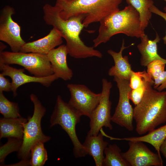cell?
<instances>
[{"label": "cell", "instance_id": "obj_2", "mask_svg": "<svg viewBox=\"0 0 166 166\" xmlns=\"http://www.w3.org/2000/svg\"><path fill=\"white\" fill-rule=\"evenodd\" d=\"M149 84L140 102L133 108L136 130L143 135L166 122V91H159Z\"/></svg>", "mask_w": 166, "mask_h": 166}, {"label": "cell", "instance_id": "obj_15", "mask_svg": "<svg viewBox=\"0 0 166 166\" xmlns=\"http://www.w3.org/2000/svg\"><path fill=\"white\" fill-rule=\"evenodd\" d=\"M63 42L60 32L53 27L45 37L37 40L26 42L22 47L20 52L34 53L47 54L51 50Z\"/></svg>", "mask_w": 166, "mask_h": 166}, {"label": "cell", "instance_id": "obj_29", "mask_svg": "<svg viewBox=\"0 0 166 166\" xmlns=\"http://www.w3.org/2000/svg\"><path fill=\"white\" fill-rule=\"evenodd\" d=\"M153 88L158 91H163L166 89V70H164L158 78L154 80Z\"/></svg>", "mask_w": 166, "mask_h": 166}, {"label": "cell", "instance_id": "obj_20", "mask_svg": "<svg viewBox=\"0 0 166 166\" xmlns=\"http://www.w3.org/2000/svg\"><path fill=\"white\" fill-rule=\"evenodd\" d=\"M166 138V124L157 129L148 132L145 135L139 137L117 138L110 137L111 140H125L127 141H138L146 142L152 145L159 156H161L160 147Z\"/></svg>", "mask_w": 166, "mask_h": 166}, {"label": "cell", "instance_id": "obj_19", "mask_svg": "<svg viewBox=\"0 0 166 166\" xmlns=\"http://www.w3.org/2000/svg\"><path fill=\"white\" fill-rule=\"evenodd\" d=\"M27 119L22 117L14 118H1L0 138L14 137L23 139L24 124Z\"/></svg>", "mask_w": 166, "mask_h": 166}, {"label": "cell", "instance_id": "obj_32", "mask_svg": "<svg viewBox=\"0 0 166 166\" xmlns=\"http://www.w3.org/2000/svg\"><path fill=\"white\" fill-rule=\"evenodd\" d=\"M160 152L166 159V138L161 144L160 147Z\"/></svg>", "mask_w": 166, "mask_h": 166}, {"label": "cell", "instance_id": "obj_8", "mask_svg": "<svg viewBox=\"0 0 166 166\" xmlns=\"http://www.w3.org/2000/svg\"><path fill=\"white\" fill-rule=\"evenodd\" d=\"M102 84L99 103L89 118L90 129L87 133L88 135H97L103 127L110 130L113 128L111 124L112 102L109 99L113 85L111 82L105 78L102 80Z\"/></svg>", "mask_w": 166, "mask_h": 166}, {"label": "cell", "instance_id": "obj_25", "mask_svg": "<svg viewBox=\"0 0 166 166\" xmlns=\"http://www.w3.org/2000/svg\"><path fill=\"white\" fill-rule=\"evenodd\" d=\"M23 139L14 137L8 138L7 142L0 147V165L3 164L5 158L10 153L18 151L20 148Z\"/></svg>", "mask_w": 166, "mask_h": 166}, {"label": "cell", "instance_id": "obj_1", "mask_svg": "<svg viewBox=\"0 0 166 166\" xmlns=\"http://www.w3.org/2000/svg\"><path fill=\"white\" fill-rule=\"evenodd\" d=\"M43 19L47 25L52 26L60 33L66 41L69 54L76 59L91 57L101 58L102 53L93 47L86 45L80 37L81 32L85 27L83 21L84 14L72 17L67 20L62 18L60 15V9L55 5L45 4L43 8Z\"/></svg>", "mask_w": 166, "mask_h": 166}, {"label": "cell", "instance_id": "obj_21", "mask_svg": "<svg viewBox=\"0 0 166 166\" xmlns=\"http://www.w3.org/2000/svg\"><path fill=\"white\" fill-rule=\"evenodd\" d=\"M105 156L102 166H130L129 164L123 158L121 148L116 144H108L105 148Z\"/></svg>", "mask_w": 166, "mask_h": 166}, {"label": "cell", "instance_id": "obj_33", "mask_svg": "<svg viewBox=\"0 0 166 166\" xmlns=\"http://www.w3.org/2000/svg\"><path fill=\"white\" fill-rule=\"evenodd\" d=\"M0 52L2 51L6 47V46L3 44L2 42H0Z\"/></svg>", "mask_w": 166, "mask_h": 166}, {"label": "cell", "instance_id": "obj_18", "mask_svg": "<svg viewBox=\"0 0 166 166\" xmlns=\"http://www.w3.org/2000/svg\"><path fill=\"white\" fill-rule=\"evenodd\" d=\"M103 136L101 131L96 136L87 135L82 144L87 155L93 157L96 166H102L104 150L109 144L104 140Z\"/></svg>", "mask_w": 166, "mask_h": 166}, {"label": "cell", "instance_id": "obj_22", "mask_svg": "<svg viewBox=\"0 0 166 166\" xmlns=\"http://www.w3.org/2000/svg\"><path fill=\"white\" fill-rule=\"evenodd\" d=\"M128 4L133 6L138 12L141 26L144 30L151 19L152 13L150 8L153 5L152 0H125Z\"/></svg>", "mask_w": 166, "mask_h": 166}, {"label": "cell", "instance_id": "obj_4", "mask_svg": "<svg viewBox=\"0 0 166 166\" xmlns=\"http://www.w3.org/2000/svg\"><path fill=\"white\" fill-rule=\"evenodd\" d=\"M122 0H57L55 5L60 9L63 19L79 14H84L83 23L85 27L100 22L106 17L120 10Z\"/></svg>", "mask_w": 166, "mask_h": 166}, {"label": "cell", "instance_id": "obj_17", "mask_svg": "<svg viewBox=\"0 0 166 166\" xmlns=\"http://www.w3.org/2000/svg\"><path fill=\"white\" fill-rule=\"evenodd\" d=\"M141 42L137 45L141 53L140 64L142 66H147L151 62L156 60H160L166 64V59L161 57L158 54L157 43L160 38L157 33L153 40L149 39L148 36L144 34L140 38Z\"/></svg>", "mask_w": 166, "mask_h": 166}, {"label": "cell", "instance_id": "obj_24", "mask_svg": "<svg viewBox=\"0 0 166 166\" xmlns=\"http://www.w3.org/2000/svg\"><path fill=\"white\" fill-rule=\"evenodd\" d=\"M48 159V156L44 143L38 142L34 144L30 151V165L43 166Z\"/></svg>", "mask_w": 166, "mask_h": 166}, {"label": "cell", "instance_id": "obj_7", "mask_svg": "<svg viewBox=\"0 0 166 166\" xmlns=\"http://www.w3.org/2000/svg\"><path fill=\"white\" fill-rule=\"evenodd\" d=\"M0 63L19 65L37 77H46L53 74L47 54L2 51L0 52Z\"/></svg>", "mask_w": 166, "mask_h": 166}, {"label": "cell", "instance_id": "obj_10", "mask_svg": "<svg viewBox=\"0 0 166 166\" xmlns=\"http://www.w3.org/2000/svg\"><path fill=\"white\" fill-rule=\"evenodd\" d=\"M119 90V98L111 121L130 131H133V109L129 101V95L131 89L129 81L114 77Z\"/></svg>", "mask_w": 166, "mask_h": 166}, {"label": "cell", "instance_id": "obj_13", "mask_svg": "<svg viewBox=\"0 0 166 166\" xmlns=\"http://www.w3.org/2000/svg\"><path fill=\"white\" fill-rule=\"evenodd\" d=\"M0 69L2 73L5 76L9 77L12 80L11 91L14 97L17 95V90L20 86L25 84L31 82L40 83L48 87L55 80L58 79L54 74L44 77H37L26 74L25 69H17L9 65L0 63Z\"/></svg>", "mask_w": 166, "mask_h": 166}, {"label": "cell", "instance_id": "obj_30", "mask_svg": "<svg viewBox=\"0 0 166 166\" xmlns=\"http://www.w3.org/2000/svg\"><path fill=\"white\" fill-rule=\"evenodd\" d=\"M12 84L2 73H0V91H11Z\"/></svg>", "mask_w": 166, "mask_h": 166}, {"label": "cell", "instance_id": "obj_5", "mask_svg": "<svg viewBox=\"0 0 166 166\" xmlns=\"http://www.w3.org/2000/svg\"><path fill=\"white\" fill-rule=\"evenodd\" d=\"M30 97L34 106L33 114L28 117L27 121L24 124L22 143L17 154L18 158L21 160L19 163L23 166L30 165L31 149L34 144L38 142L44 143L51 138L43 133L41 127V120L45 114V108L36 95L31 93Z\"/></svg>", "mask_w": 166, "mask_h": 166}, {"label": "cell", "instance_id": "obj_12", "mask_svg": "<svg viewBox=\"0 0 166 166\" xmlns=\"http://www.w3.org/2000/svg\"><path fill=\"white\" fill-rule=\"evenodd\" d=\"M128 151L121 152L123 158L130 166H162L161 156L152 152L143 142L129 141Z\"/></svg>", "mask_w": 166, "mask_h": 166}, {"label": "cell", "instance_id": "obj_26", "mask_svg": "<svg viewBox=\"0 0 166 166\" xmlns=\"http://www.w3.org/2000/svg\"><path fill=\"white\" fill-rule=\"evenodd\" d=\"M148 82L154 84V81L151 76L145 70L135 72L133 71L131 76L130 86L132 89L139 88L144 83Z\"/></svg>", "mask_w": 166, "mask_h": 166}, {"label": "cell", "instance_id": "obj_27", "mask_svg": "<svg viewBox=\"0 0 166 166\" xmlns=\"http://www.w3.org/2000/svg\"><path fill=\"white\" fill-rule=\"evenodd\" d=\"M165 63L160 60L154 61L147 66V72L154 80L158 78L165 70Z\"/></svg>", "mask_w": 166, "mask_h": 166}, {"label": "cell", "instance_id": "obj_34", "mask_svg": "<svg viewBox=\"0 0 166 166\" xmlns=\"http://www.w3.org/2000/svg\"><path fill=\"white\" fill-rule=\"evenodd\" d=\"M164 10L166 12V6H165L164 8Z\"/></svg>", "mask_w": 166, "mask_h": 166}, {"label": "cell", "instance_id": "obj_14", "mask_svg": "<svg viewBox=\"0 0 166 166\" xmlns=\"http://www.w3.org/2000/svg\"><path fill=\"white\" fill-rule=\"evenodd\" d=\"M68 51L65 45H61L49 51L47 54L51 64L53 74L65 81L72 78L73 73L67 62Z\"/></svg>", "mask_w": 166, "mask_h": 166}, {"label": "cell", "instance_id": "obj_35", "mask_svg": "<svg viewBox=\"0 0 166 166\" xmlns=\"http://www.w3.org/2000/svg\"><path fill=\"white\" fill-rule=\"evenodd\" d=\"M164 0V1L166 2V0Z\"/></svg>", "mask_w": 166, "mask_h": 166}, {"label": "cell", "instance_id": "obj_9", "mask_svg": "<svg viewBox=\"0 0 166 166\" xmlns=\"http://www.w3.org/2000/svg\"><path fill=\"white\" fill-rule=\"evenodd\" d=\"M67 87L70 95L69 104L81 116L89 118L99 103L101 93H95L82 84H68Z\"/></svg>", "mask_w": 166, "mask_h": 166}, {"label": "cell", "instance_id": "obj_6", "mask_svg": "<svg viewBox=\"0 0 166 166\" xmlns=\"http://www.w3.org/2000/svg\"><path fill=\"white\" fill-rule=\"evenodd\" d=\"M81 117L60 95L57 96L50 116V126L59 125L66 132L73 144V153L75 158L84 157L87 155L76 132V125L80 121Z\"/></svg>", "mask_w": 166, "mask_h": 166}, {"label": "cell", "instance_id": "obj_28", "mask_svg": "<svg viewBox=\"0 0 166 166\" xmlns=\"http://www.w3.org/2000/svg\"><path fill=\"white\" fill-rule=\"evenodd\" d=\"M151 84L153 85V84L148 82L144 83L139 88L135 89H131L130 91L129 96L130 99L135 105L138 104L141 100L145 90L148 85Z\"/></svg>", "mask_w": 166, "mask_h": 166}, {"label": "cell", "instance_id": "obj_16", "mask_svg": "<svg viewBox=\"0 0 166 166\" xmlns=\"http://www.w3.org/2000/svg\"><path fill=\"white\" fill-rule=\"evenodd\" d=\"M124 44L123 39L118 52L111 49L108 50V53L112 57L114 63V65L109 69L108 74L110 76L129 81L133 71L132 69L131 64L129 62L128 56L123 57L122 55L124 50L128 47L125 46Z\"/></svg>", "mask_w": 166, "mask_h": 166}, {"label": "cell", "instance_id": "obj_3", "mask_svg": "<svg viewBox=\"0 0 166 166\" xmlns=\"http://www.w3.org/2000/svg\"><path fill=\"white\" fill-rule=\"evenodd\" d=\"M100 22L98 34L93 40L94 47L105 43L117 34H123L137 38H140L145 34L139 14L131 5L111 14Z\"/></svg>", "mask_w": 166, "mask_h": 166}, {"label": "cell", "instance_id": "obj_36", "mask_svg": "<svg viewBox=\"0 0 166 166\" xmlns=\"http://www.w3.org/2000/svg\"></svg>", "mask_w": 166, "mask_h": 166}, {"label": "cell", "instance_id": "obj_31", "mask_svg": "<svg viewBox=\"0 0 166 166\" xmlns=\"http://www.w3.org/2000/svg\"><path fill=\"white\" fill-rule=\"evenodd\" d=\"M150 10L152 13L157 14L163 18L166 22V12L164 13L158 9L155 6L153 5L150 8ZM162 39L164 41V43L166 45V34Z\"/></svg>", "mask_w": 166, "mask_h": 166}, {"label": "cell", "instance_id": "obj_11", "mask_svg": "<svg viewBox=\"0 0 166 166\" xmlns=\"http://www.w3.org/2000/svg\"><path fill=\"white\" fill-rule=\"evenodd\" d=\"M14 9L9 6H5L0 15V40L7 44L12 52H20L26 43L21 35L20 26L13 19Z\"/></svg>", "mask_w": 166, "mask_h": 166}, {"label": "cell", "instance_id": "obj_23", "mask_svg": "<svg viewBox=\"0 0 166 166\" xmlns=\"http://www.w3.org/2000/svg\"><path fill=\"white\" fill-rule=\"evenodd\" d=\"M0 112L3 117L14 118L21 117L18 103L10 101L0 91Z\"/></svg>", "mask_w": 166, "mask_h": 166}]
</instances>
